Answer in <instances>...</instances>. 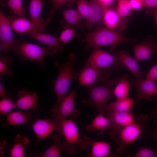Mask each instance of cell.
Returning <instances> with one entry per match:
<instances>
[{
    "label": "cell",
    "instance_id": "1",
    "mask_svg": "<svg viewBox=\"0 0 157 157\" xmlns=\"http://www.w3.org/2000/svg\"><path fill=\"white\" fill-rule=\"evenodd\" d=\"M136 41L135 39L127 38L120 31H116L105 27L99 28L92 32L85 33V39L87 49L109 46L111 52L122 43H133Z\"/></svg>",
    "mask_w": 157,
    "mask_h": 157
},
{
    "label": "cell",
    "instance_id": "2",
    "mask_svg": "<svg viewBox=\"0 0 157 157\" xmlns=\"http://www.w3.org/2000/svg\"><path fill=\"white\" fill-rule=\"evenodd\" d=\"M76 60L75 55L71 53L67 62L61 64L56 60L53 63L58 71V76L54 83L53 91L57 99L55 105L59 104L67 95L73 80L78 78V73L75 69Z\"/></svg>",
    "mask_w": 157,
    "mask_h": 157
},
{
    "label": "cell",
    "instance_id": "3",
    "mask_svg": "<svg viewBox=\"0 0 157 157\" xmlns=\"http://www.w3.org/2000/svg\"><path fill=\"white\" fill-rule=\"evenodd\" d=\"M148 114H141L135 122L124 128L116 139L117 145V152L123 154L129 146L137 139L142 137L149 121Z\"/></svg>",
    "mask_w": 157,
    "mask_h": 157
},
{
    "label": "cell",
    "instance_id": "4",
    "mask_svg": "<svg viewBox=\"0 0 157 157\" xmlns=\"http://www.w3.org/2000/svg\"><path fill=\"white\" fill-rule=\"evenodd\" d=\"M61 135L65 139L62 143L63 150L67 155H71L76 153V146L82 150L89 145L85 136L83 138L81 137L78 128L72 119H63L61 123Z\"/></svg>",
    "mask_w": 157,
    "mask_h": 157
},
{
    "label": "cell",
    "instance_id": "5",
    "mask_svg": "<svg viewBox=\"0 0 157 157\" xmlns=\"http://www.w3.org/2000/svg\"><path fill=\"white\" fill-rule=\"evenodd\" d=\"M22 61L31 60L36 63L41 69L45 65L43 62L47 56H53L55 54L47 47L44 48L38 45L15 40L13 49Z\"/></svg>",
    "mask_w": 157,
    "mask_h": 157
},
{
    "label": "cell",
    "instance_id": "6",
    "mask_svg": "<svg viewBox=\"0 0 157 157\" xmlns=\"http://www.w3.org/2000/svg\"><path fill=\"white\" fill-rule=\"evenodd\" d=\"M114 83L113 80L108 79L103 85H94L87 88L89 94L88 103L96 109L99 113L106 115L107 102L113 95L112 87Z\"/></svg>",
    "mask_w": 157,
    "mask_h": 157
},
{
    "label": "cell",
    "instance_id": "7",
    "mask_svg": "<svg viewBox=\"0 0 157 157\" xmlns=\"http://www.w3.org/2000/svg\"><path fill=\"white\" fill-rule=\"evenodd\" d=\"M85 63L90 64L99 68L106 69L109 74L112 73L114 69H121L124 65L114 55H112L100 48H93L92 53L86 61Z\"/></svg>",
    "mask_w": 157,
    "mask_h": 157
},
{
    "label": "cell",
    "instance_id": "8",
    "mask_svg": "<svg viewBox=\"0 0 157 157\" xmlns=\"http://www.w3.org/2000/svg\"><path fill=\"white\" fill-rule=\"evenodd\" d=\"M75 92L72 91L67 94L58 104L55 105L51 110L54 121L61 126L63 120L67 117L73 119L80 113L75 107Z\"/></svg>",
    "mask_w": 157,
    "mask_h": 157
},
{
    "label": "cell",
    "instance_id": "9",
    "mask_svg": "<svg viewBox=\"0 0 157 157\" xmlns=\"http://www.w3.org/2000/svg\"><path fill=\"white\" fill-rule=\"evenodd\" d=\"M109 74L106 69L99 68L85 63L84 67L78 73L79 85L88 88L95 85L99 80L105 82L109 79Z\"/></svg>",
    "mask_w": 157,
    "mask_h": 157
},
{
    "label": "cell",
    "instance_id": "10",
    "mask_svg": "<svg viewBox=\"0 0 157 157\" xmlns=\"http://www.w3.org/2000/svg\"><path fill=\"white\" fill-rule=\"evenodd\" d=\"M107 112V117L110 123L109 134L112 138L117 137L124 128L136 120L131 112L121 113L110 110Z\"/></svg>",
    "mask_w": 157,
    "mask_h": 157
},
{
    "label": "cell",
    "instance_id": "11",
    "mask_svg": "<svg viewBox=\"0 0 157 157\" xmlns=\"http://www.w3.org/2000/svg\"><path fill=\"white\" fill-rule=\"evenodd\" d=\"M32 128L37 139L36 144L54 131L62 135L61 126L48 119H37L32 124Z\"/></svg>",
    "mask_w": 157,
    "mask_h": 157
},
{
    "label": "cell",
    "instance_id": "12",
    "mask_svg": "<svg viewBox=\"0 0 157 157\" xmlns=\"http://www.w3.org/2000/svg\"><path fill=\"white\" fill-rule=\"evenodd\" d=\"M12 29L7 17L0 10V51L8 52L12 49L16 40L13 38Z\"/></svg>",
    "mask_w": 157,
    "mask_h": 157
},
{
    "label": "cell",
    "instance_id": "13",
    "mask_svg": "<svg viewBox=\"0 0 157 157\" xmlns=\"http://www.w3.org/2000/svg\"><path fill=\"white\" fill-rule=\"evenodd\" d=\"M13 29L16 33L27 34L30 32H43V28L28 20L24 16H6Z\"/></svg>",
    "mask_w": 157,
    "mask_h": 157
},
{
    "label": "cell",
    "instance_id": "14",
    "mask_svg": "<svg viewBox=\"0 0 157 157\" xmlns=\"http://www.w3.org/2000/svg\"><path fill=\"white\" fill-rule=\"evenodd\" d=\"M134 85L138 93L135 103L142 99L149 101L152 100V96L157 94V86L155 81L147 78L134 80Z\"/></svg>",
    "mask_w": 157,
    "mask_h": 157
},
{
    "label": "cell",
    "instance_id": "15",
    "mask_svg": "<svg viewBox=\"0 0 157 157\" xmlns=\"http://www.w3.org/2000/svg\"><path fill=\"white\" fill-rule=\"evenodd\" d=\"M133 57L138 61H152L154 52L157 53V42L146 40L141 43L133 45Z\"/></svg>",
    "mask_w": 157,
    "mask_h": 157
},
{
    "label": "cell",
    "instance_id": "16",
    "mask_svg": "<svg viewBox=\"0 0 157 157\" xmlns=\"http://www.w3.org/2000/svg\"><path fill=\"white\" fill-rule=\"evenodd\" d=\"M18 98L15 102L16 107L23 110H32L37 112L38 108L37 106V96L35 93L28 91L24 87L18 92Z\"/></svg>",
    "mask_w": 157,
    "mask_h": 157
},
{
    "label": "cell",
    "instance_id": "17",
    "mask_svg": "<svg viewBox=\"0 0 157 157\" xmlns=\"http://www.w3.org/2000/svg\"><path fill=\"white\" fill-rule=\"evenodd\" d=\"M89 145L91 146V151L87 156L89 157H117L115 154L111 152V144L104 141H96L85 136Z\"/></svg>",
    "mask_w": 157,
    "mask_h": 157
},
{
    "label": "cell",
    "instance_id": "18",
    "mask_svg": "<svg viewBox=\"0 0 157 157\" xmlns=\"http://www.w3.org/2000/svg\"><path fill=\"white\" fill-rule=\"evenodd\" d=\"M26 34L45 45L55 54L63 49V45L59 38L55 36L43 32H30Z\"/></svg>",
    "mask_w": 157,
    "mask_h": 157
},
{
    "label": "cell",
    "instance_id": "19",
    "mask_svg": "<svg viewBox=\"0 0 157 157\" xmlns=\"http://www.w3.org/2000/svg\"><path fill=\"white\" fill-rule=\"evenodd\" d=\"M89 2L90 12L85 24L86 27L88 29H90L93 26L99 24L103 22L104 13L106 9L98 0H90Z\"/></svg>",
    "mask_w": 157,
    "mask_h": 157
},
{
    "label": "cell",
    "instance_id": "20",
    "mask_svg": "<svg viewBox=\"0 0 157 157\" xmlns=\"http://www.w3.org/2000/svg\"><path fill=\"white\" fill-rule=\"evenodd\" d=\"M134 80L126 74L118 76L114 82L115 86L113 89V95L117 99L128 97L130 86L134 85Z\"/></svg>",
    "mask_w": 157,
    "mask_h": 157
},
{
    "label": "cell",
    "instance_id": "21",
    "mask_svg": "<svg viewBox=\"0 0 157 157\" xmlns=\"http://www.w3.org/2000/svg\"><path fill=\"white\" fill-rule=\"evenodd\" d=\"M113 55L118 58L137 79L143 78V74L140 72L138 61L126 51H115Z\"/></svg>",
    "mask_w": 157,
    "mask_h": 157
},
{
    "label": "cell",
    "instance_id": "22",
    "mask_svg": "<svg viewBox=\"0 0 157 157\" xmlns=\"http://www.w3.org/2000/svg\"><path fill=\"white\" fill-rule=\"evenodd\" d=\"M43 3V0H30L28 6L29 15L32 22L46 29L47 23L40 17Z\"/></svg>",
    "mask_w": 157,
    "mask_h": 157
},
{
    "label": "cell",
    "instance_id": "23",
    "mask_svg": "<svg viewBox=\"0 0 157 157\" xmlns=\"http://www.w3.org/2000/svg\"><path fill=\"white\" fill-rule=\"evenodd\" d=\"M29 139L20 134H17L13 140V145L10 149L11 157H26L25 151L29 145Z\"/></svg>",
    "mask_w": 157,
    "mask_h": 157
},
{
    "label": "cell",
    "instance_id": "24",
    "mask_svg": "<svg viewBox=\"0 0 157 157\" xmlns=\"http://www.w3.org/2000/svg\"><path fill=\"white\" fill-rule=\"evenodd\" d=\"M110 126V122L108 117L99 113L95 116L91 123L86 126V128L88 131H99V134L101 135L106 131L109 130Z\"/></svg>",
    "mask_w": 157,
    "mask_h": 157
},
{
    "label": "cell",
    "instance_id": "25",
    "mask_svg": "<svg viewBox=\"0 0 157 157\" xmlns=\"http://www.w3.org/2000/svg\"><path fill=\"white\" fill-rule=\"evenodd\" d=\"M62 135L58 134L53 136L52 139L53 142L51 146L43 152H36L34 157H59L60 156V152L63 150V143L61 142Z\"/></svg>",
    "mask_w": 157,
    "mask_h": 157
},
{
    "label": "cell",
    "instance_id": "26",
    "mask_svg": "<svg viewBox=\"0 0 157 157\" xmlns=\"http://www.w3.org/2000/svg\"><path fill=\"white\" fill-rule=\"evenodd\" d=\"M135 100L129 97L122 99H117L114 102L108 104L107 111L110 110L118 112H131L133 104H135Z\"/></svg>",
    "mask_w": 157,
    "mask_h": 157
},
{
    "label": "cell",
    "instance_id": "27",
    "mask_svg": "<svg viewBox=\"0 0 157 157\" xmlns=\"http://www.w3.org/2000/svg\"><path fill=\"white\" fill-rule=\"evenodd\" d=\"M122 19L116 10L109 7L105 9L103 22L107 28L114 30L120 26L121 21Z\"/></svg>",
    "mask_w": 157,
    "mask_h": 157
},
{
    "label": "cell",
    "instance_id": "28",
    "mask_svg": "<svg viewBox=\"0 0 157 157\" xmlns=\"http://www.w3.org/2000/svg\"><path fill=\"white\" fill-rule=\"evenodd\" d=\"M31 117L30 113L22 111H15L8 114L6 124L10 125H16L26 123Z\"/></svg>",
    "mask_w": 157,
    "mask_h": 157
},
{
    "label": "cell",
    "instance_id": "29",
    "mask_svg": "<svg viewBox=\"0 0 157 157\" xmlns=\"http://www.w3.org/2000/svg\"><path fill=\"white\" fill-rule=\"evenodd\" d=\"M63 24L69 26L78 25L82 18L77 10L65 9L62 12Z\"/></svg>",
    "mask_w": 157,
    "mask_h": 157
},
{
    "label": "cell",
    "instance_id": "30",
    "mask_svg": "<svg viewBox=\"0 0 157 157\" xmlns=\"http://www.w3.org/2000/svg\"><path fill=\"white\" fill-rule=\"evenodd\" d=\"M52 7L49 11L46 21L47 23H51L52 19L57 10L62 6L66 4L76 3L75 0H51Z\"/></svg>",
    "mask_w": 157,
    "mask_h": 157
},
{
    "label": "cell",
    "instance_id": "31",
    "mask_svg": "<svg viewBox=\"0 0 157 157\" xmlns=\"http://www.w3.org/2000/svg\"><path fill=\"white\" fill-rule=\"evenodd\" d=\"M132 10L129 0H117L116 11L122 19L129 15Z\"/></svg>",
    "mask_w": 157,
    "mask_h": 157
},
{
    "label": "cell",
    "instance_id": "32",
    "mask_svg": "<svg viewBox=\"0 0 157 157\" xmlns=\"http://www.w3.org/2000/svg\"><path fill=\"white\" fill-rule=\"evenodd\" d=\"M7 4L11 11L17 16H24V10L22 0H8Z\"/></svg>",
    "mask_w": 157,
    "mask_h": 157
},
{
    "label": "cell",
    "instance_id": "33",
    "mask_svg": "<svg viewBox=\"0 0 157 157\" xmlns=\"http://www.w3.org/2000/svg\"><path fill=\"white\" fill-rule=\"evenodd\" d=\"M12 62L7 56H0V78L7 74L10 76L12 75L11 71L9 67Z\"/></svg>",
    "mask_w": 157,
    "mask_h": 157
},
{
    "label": "cell",
    "instance_id": "34",
    "mask_svg": "<svg viewBox=\"0 0 157 157\" xmlns=\"http://www.w3.org/2000/svg\"><path fill=\"white\" fill-rule=\"evenodd\" d=\"M90 7L88 0H78L77 2V10L82 18L88 19L90 12Z\"/></svg>",
    "mask_w": 157,
    "mask_h": 157
},
{
    "label": "cell",
    "instance_id": "35",
    "mask_svg": "<svg viewBox=\"0 0 157 157\" xmlns=\"http://www.w3.org/2000/svg\"><path fill=\"white\" fill-rule=\"evenodd\" d=\"M16 107L15 102H13L11 99L7 98L2 99L0 101V116L8 114Z\"/></svg>",
    "mask_w": 157,
    "mask_h": 157
},
{
    "label": "cell",
    "instance_id": "36",
    "mask_svg": "<svg viewBox=\"0 0 157 157\" xmlns=\"http://www.w3.org/2000/svg\"><path fill=\"white\" fill-rule=\"evenodd\" d=\"M132 157H157V153L150 147H140Z\"/></svg>",
    "mask_w": 157,
    "mask_h": 157
},
{
    "label": "cell",
    "instance_id": "37",
    "mask_svg": "<svg viewBox=\"0 0 157 157\" xmlns=\"http://www.w3.org/2000/svg\"><path fill=\"white\" fill-rule=\"evenodd\" d=\"M74 36V29L70 28H66L61 32L59 38L63 45L69 41Z\"/></svg>",
    "mask_w": 157,
    "mask_h": 157
},
{
    "label": "cell",
    "instance_id": "38",
    "mask_svg": "<svg viewBox=\"0 0 157 157\" xmlns=\"http://www.w3.org/2000/svg\"><path fill=\"white\" fill-rule=\"evenodd\" d=\"M151 116L154 119L153 122L156 125V127L154 129L150 131L149 134L154 138L156 145L157 146V110H154L151 113Z\"/></svg>",
    "mask_w": 157,
    "mask_h": 157
},
{
    "label": "cell",
    "instance_id": "39",
    "mask_svg": "<svg viewBox=\"0 0 157 157\" xmlns=\"http://www.w3.org/2000/svg\"><path fill=\"white\" fill-rule=\"evenodd\" d=\"M146 78L154 81H157V64L151 68L147 75Z\"/></svg>",
    "mask_w": 157,
    "mask_h": 157
},
{
    "label": "cell",
    "instance_id": "40",
    "mask_svg": "<svg viewBox=\"0 0 157 157\" xmlns=\"http://www.w3.org/2000/svg\"><path fill=\"white\" fill-rule=\"evenodd\" d=\"M132 10H138L143 7V2L140 0H129Z\"/></svg>",
    "mask_w": 157,
    "mask_h": 157
},
{
    "label": "cell",
    "instance_id": "41",
    "mask_svg": "<svg viewBox=\"0 0 157 157\" xmlns=\"http://www.w3.org/2000/svg\"><path fill=\"white\" fill-rule=\"evenodd\" d=\"M143 7L157 8V0H145L143 2Z\"/></svg>",
    "mask_w": 157,
    "mask_h": 157
},
{
    "label": "cell",
    "instance_id": "42",
    "mask_svg": "<svg viewBox=\"0 0 157 157\" xmlns=\"http://www.w3.org/2000/svg\"><path fill=\"white\" fill-rule=\"evenodd\" d=\"M101 4L105 8H106L111 6L114 0H98Z\"/></svg>",
    "mask_w": 157,
    "mask_h": 157
},
{
    "label": "cell",
    "instance_id": "43",
    "mask_svg": "<svg viewBox=\"0 0 157 157\" xmlns=\"http://www.w3.org/2000/svg\"><path fill=\"white\" fill-rule=\"evenodd\" d=\"M8 95L6 93L1 82H0V97L2 99L7 98Z\"/></svg>",
    "mask_w": 157,
    "mask_h": 157
},
{
    "label": "cell",
    "instance_id": "44",
    "mask_svg": "<svg viewBox=\"0 0 157 157\" xmlns=\"http://www.w3.org/2000/svg\"><path fill=\"white\" fill-rule=\"evenodd\" d=\"M152 13L155 18L156 23L157 25V8H154L152 11Z\"/></svg>",
    "mask_w": 157,
    "mask_h": 157
},
{
    "label": "cell",
    "instance_id": "45",
    "mask_svg": "<svg viewBox=\"0 0 157 157\" xmlns=\"http://www.w3.org/2000/svg\"><path fill=\"white\" fill-rule=\"evenodd\" d=\"M6 0H0V3L2 6H4L6 5V3L7 2Z\"/></svg>",
    "mask_w": 157,
    "mask_h": 157
},
{
    "label": "cell",
    "instance_id": "46",
    "mask_svg": "<svg viewBox=\"0 0 157 157\" xmlns=\"http://www.w3.org/2000/svg\"><path fill=\"white\" fill-rule=\"evenodd\" d=\"M143 2H144V1H145V0H140Z\"/></svg>",
    "mask_w": 157,
    "mask_h": 157
},
{
    "label": "cell",
    "instance_id": "47",
    "mask_svg": "<svg viewBox=\"0 0 157 157\" xmlns=\"http://www.w3.org/2000/svg\"></svg>",
    "mask_w": 157,
    "mask_h": 157
}]
</instances>
